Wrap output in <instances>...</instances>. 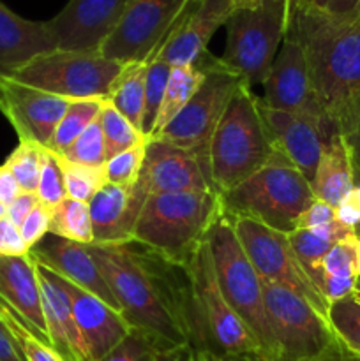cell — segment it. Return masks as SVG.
Masks as SVG:
<instances>
[{"label": "cell", "instance_id": "cell-1", "mask_svg": "<svg viewBox=\"0 0 360 361\" xmlns=\"http://www.w3.org/2000/svg\"><path fill=\"white\" fill-rule=\"evenodd\" d=\"M120 314L159 351L191 344L189 281L186 270L134 243L88 245Z\"/></svg>", "mask_w": 360, "mask_h": 361}, {"label": "cell", "instance_id": "cell-2", "mask_svg": "<svg viewBox=\"0 0 360 361\" xmlns=\"http://www.w3.org/2000/svg\"><path fill=\"white\" fill-rule=\"evenodd\" d=\"M286 35L302 42L318 104L339 133L360 102V16L293 9Z\"/></svg>", "mask_w": 360, "mask_h": 361}, {"label": "cell", "instance_id": "cell-3", "mask_svg": "<svg viewBox=\"0 0 360 361\" xmlns=\"http://www.w3.org/2000/svg\"><path fill=\"white\" fill-rule=\"evenodd\" d=\"M222 215L224 208L217 192L191 190L148 196L134 228L133 243L186 268Z\"/></svg>", "mask_w": 360, "mask_h": 361}, {"label": "cell", "instance_id": "cell-4", "mask_svg": "<svg viewBox=\"0 0 360 361\" xmlns=\"http://www.w3.org/2000/svg\"><path fill=\"white\" fill-rule=\"evenodd\" d=\"M275 147L258 97L247 83L233 94L208 145L210 176L219 196L260 171Z\"/></svg>", "mask_w": 360, "mask_h": 361}, {"label": "cell", "instance_id": "cell-5", "mask_svg": "<svg viewBox=\"0 0 360 361\" xmlns=\"http://www.w3.org/2000/svg\"><path fill=\"white\" fill-rule=\"evenodd\" d=\"M184 270L189 281L191 345L198 356H261L256 338L251 335L246 324L233 312L222 296L207 242L198 249Z\"/></svg>", "mask_w": 360, "mask_h": 361}, {"label": "cell", "instance_id": "cell-6", "mask_svg": "<svg viewBox=\"0 0 360 361\" xmlns=\"http://www.w3.org/2000/svg\"><path fill=\"white\" fill-rule=\"evenodd\" d=\"M313 200L309 180L277 150L267 166L221 196L226 217L251 219L286 235Z\"/></svg>", "mask_w": 360, "mask_h": 361}, {"label": "cell", "instance_id": "cell-7", "mask_svg": "<svg viewBox=\"0 0 360 361\" xmlns=\"http://www.w3.org/2000/svg\"><path fill=\"white\" fill-rule=\"evenodd\" d=\"M226 20L221 60L251 88L263 83L286 37L293 0H239Z\"/></svg>", "mask_w": 360, "mask_h": 361}, {"label": "cell", "instance_id": "cell-8", "mask_svg": "<svg viewBox=\"0 0 360 361\" xmlns=\"http://www.w3.org/2000/svg\"><path fill=\"white\" fill-rule=\"evenodd\" d=\"M208 249L222 296L256 338L265 361H275V345L265 303L263 282L244 252L232 221L222 215L208 233Z\"/></svg>", "mask_w": 360, "mask_h": 361}, {"label": "cell", "instance_id": "cell-9", "mask_svg": "<svg viewBox=\"0 0 360 361\" xmlns=\"http://www.w3.org/2000/svg\"><path fill=\"white\" fill-rule=\"evenodd\" d=\"M122 66L97 51L53 49L7 76L69 101H106Z\"/></svg>", "mask_w": 360, "mask_h": 361}, {"label": "cell", "instance_id": "cell-10", "mask_svg": "<svg viewBox=\"0 0 360 361\" xmlns=\"http://www.w3.org/2000/svg\"><path fill=\"white\" fill-rule=\"evenodd\" d=\"M194 66L205 71L203 83L172 123L154 137L208 159L212 134L229 99L247 81L210 51L201 55Z\"/></svg>", "mask_w": 360, "mask_h": 361}, {"label": "cell", "instance_id": "cell-11", "mask_svg": "<svg viewBox=\"0 0 360 361\" xmlns=\"http://www.w3.org/2000/svg\"><path fill=\"white\" fill-rule=\"evenodd\" d=\"M229 221L261 282L295 293L328 317V303L307 275L286 233H279L251 219L236 217Z\"/></svg>", "mask_w": 360, "mask_h": 361}, {"label": "cell", "instance_id": "cell-12", "mask_svg": "<svg viewBox=\"0 0 360 361\" xmlns=\"http://www.w3.org/2000/svg\"><path fill=\"white\" fill-rule=\"evenodd\" d=\"M275 361H307L335 338L328 317L309 302L279 286L263 282Z\"/></svg>", "mask_w": 360, "mask_h": 361}, {"label": "cell", "instance_id": "cell-13", "mask_svg": "<svg viewBox=\"0 0 360 361\" xmlns=\"http://www.w3.org/2000/svg\"><path fill=\"white\" fill-rule=\"evenodd\" d=\"M189 4L191 0H129L99 53L120 63L145 62L175 30Z\"/></svg>", "mask_w": 360, "mask_h": 361}, {"label": "cell", "instance_id": "cell-14", "mask_svg": "<svg viewBox=\"0 0 360 361\" xmlns=\"http://www.w3.org/2000/svg\"><path fill=\"white\" fill-rule=\"evenodd\" d=\"M261 87V101L268 108L330 122L314 95L309 63L302 42L293 35L284 37Z\"/></svg>", "mask_w": 360, "mask_h": 361}, {"label": "cell", "instance_id": "cell-15", "mask_svg": "<svg viewBox=\"0 0 360 361\" xmlns=\"http://www.w3.org/2000/svg\"><path fill=\"white\" fill-rule=\"evenodd\" d=\"M138 183L143 187L147 196L191 190L217 192L212 182L207 157L155 137H148Z\"/></svg>", "mask_w": 360, "mask_h": 361}, {"label": "cell", "instance_id": "cell-16", "mask_svg": "<svg viewBox=\"0 0 360 361\" xmlns=\"http://www.w3.org/2000/svg\"><path fill=\"white\" fill-rule=\"evenodd\" d=\"M69 104V99L28 87L0 74V111L13 126L20 141H30L48 148Z\"/></svg>", "mask_w": 360, "mask_h": 361}, {"label": "cell", "instance_id": "cell-17", "mask_svg": "<svg viewBox=\"0 0 360 361\" xmlns=\"http://www.w3.org/2000/svg\"><path fill=\"white\" fill-rule=\"evenodd\" d=\"M129 0H69L48 20L56 49L97 51L122 20Z\"/></svg>", "mask_w": 360, "mask_h": 361}, {"label": "cell", "instance_id": "cell-18", "mask_svg": "<svg viewBox=\"0 0 360 361\" xmlns=\"http://www.w3.org/2000/svg\"><path fill=\"white\" fill-rule=\"evenodd\" d=\"M261 111L275 150L284 155L309 180V183H313L321 152L328 137L337 133V129L327 120L272 109L265 106L263 101Z\"/></svg>", "mask_w": 360, "mask_h": 361}, {"label": "cell", "instance_id": "cell-19", "mask_svg": "<svg viewBox=\"0 0 360 361\" xmlns=\"http://www.w3.org/2000/svg\"><path fill=\"white\" fill-rule=\"evenodd\" d=\"M233 6V0H191L175 30L148 60H164L172 67L194 66L208 51L215 32L224 27Z\"/></svg>", "mask_w": 360, "mask_h": 361}, {"label": "cell", "instance_id": "cell-20", "mask_svg": "<svg viewBox=\"0 0 360 361\" xmlns=\"http://www.w3.org/2000/svg\"><path fill=\"white\" fill-rule=\"evenodd\" d=\"M30 254L37 263L44 264L53 274L66 279L83 291L97 296L99 300L108 303L112 309L120 312L119 303H116L115 296H113L112 289H109L108 282H106L95 257L92 256L88 245L46 235L30 250Z\"/></svg>", "mask_w": 360, "mask_h": 361}, {"label": "cell", "instance_id": "cell-21", "mask_svg": "<svg viewBox=\"0 0 360 361\" xmlns=\"http://www.w3.org/2000/svg\"><path fill=\"white\" fill-rule=\"evenodd\" d=\"M147 197L138 182L134 185L106 183L88 203L94 245L133 243L134 228Z\"/></svg>", "mask_w": 360, "mask_h": 361}, {"label": "cell", "instance_id": "cell-22", "mask_svg": "<svg viewBox=\"0 0 360 361\" xmlns=\"http://www.w3.org/2000/svg\"><path fill=\"white\" fill-rule=\"evenodd\" d=\"M59 279L71 298L74 321H76L88 361H101L127 337L133 328L127 324L119 310L112 309L97 296L83 291L66 279Z\"/></svg>", "mask_w": 360, "mask_h": 361}, {"label": "cell", "instance_id": "cell-23", "mask_svg": "<svg viewBox=\"0 0 360 361\" xmlns=\"http://www.w3.org/2000/svg\"><path fill=\"white\" fill-rule=\"evenodd\" d=\"M39 288H41L42 314L52 348L62 356L64 361H88L87 351L81 342L76 321H74L71 298L60 279L44 264L37 263Z\"/></svg>", "mask_w": 360, "mask_h": 361}, {"label": "cell", "instance_id": "cell-24", "mask_svg": "<svg viewBox=\"0 0 360 361\" xmlns=\"http://www.w3.org/2000/svg\"><path fill=\"white\" fill-rule=\"evenodd\" d=\"M56 49L48 21L25 20L0 2V74L7 76L35 56Z\"/></svg>", "mask_w": 360, "mask_h": 361}, {"label": "cell", "instance_id": "cell-25", "mask_svg": "<svg viewBox=\"0 0 360 361\" xmlns=\"http://www.w3.org/2000/svg\"><path fill=\"white\" fill-rule=\"evenodd\" d=\"M0 296L13 305L34 328L37 337L52 348L42 314L37 264L32 254L18 257L0 256Z\"/></svg>", "mask_w": 360, "mask_h": 361}, {"label": "cell", "instance_id": "cell-26", "mask_svg": "<svg viewBox=\"0 0 360 361\" xmlns=\"http://www.w3.org/2000/svg\"><path fill=\"white\" fill-rule=\"evenodd\" d=\"M353 159L344 136L335 133L328 137L311 187L314 197L337 207L339 201L353 189Z\"/></svg>", "mask_w": 360, "mask_h": 361}, {"label": "cell", "instance_id": "cell-27", "mask_svg": "<svg viewBox=\"0 0 360 361\" xmlns=\"http://www.w3.org/2000/svg\"><path fill=\"white\" fill-rule=\"evenodd\" d=\"M353 233L355 231L352 228L341 224L339 221L321 226V228L295 229V231L288 233L296 257L318 289H320L321 282V261H323V257L327 256V252L335 242L353 235Z\"/></svg>", "mask_w": 360, "mask_h": 361}, {"label": "cell", "instance_id": "cell-28", "mask_svg": "<svg viewBox=\"0 0 360 361\" xmlns=\"http://www.w3.org/2000/svg\"><path fill=\"white\" fill-rule=\"evenodd\" d=\"M145 76L147 62L124 63L106 99V102H109L120 115L126 116L140 133L145 106Z\"/></svg>", "mask_w": 360, "mask_h": 361}, {"label": "cell", "instance_id": "cell-29", "mask_svg": "<svg viewBox=\"0 0 360 361\" xmlns=\"http://www.w3.org/2000/svg\"><path fill=\"white\" fill-rule=\"evenodd\" d=\"M205 80V71L200 66H176L172 67L168 85H166L164 95H162L161 106H159L157 118H155L154 129L150 137L157 136L162 129L172 123V120L186 108L198 88Z\"/></svg>", "mask_w": 360, "mask_h": 361}, {"label": "cell", "instance_id": "cell-30", "mask_svg": "<svg viewBox=\"0 0 360 361\" xmlns=\"http://www.w3.org/2000/svg\"><path fill=\"white\" fill-rule=\"evenodd\" d=\"M49 235L71 242L92 245L94 233H92V219L88 203L66 197L60 204L52 210V224Z\"/></svg>", "mask_w": 360, "mask_h": 361}, {"label": "cell", "instance_id": "cell-31", "mask_svg": "<svg viewBox=\"0 0 360 361\" xmlns=\"http://www.w3.org/2000/svg\"><path fill=\"white\" fill-rule=\"evenodd\" d=\"M0 319L9 330L25 361H64L62 356L37 337L23 316L0 296Z\"/></svg>", "mask_w": 360, "mask_h": 361}, {"label": "cell", "instance_id": "cell-32", "mask_svg": "<svg viewBox=\"0 0 360 361\" xmlns=\"http://www.w3.org/2000/svg\"><path fill=\"white\" fill-rule=\"evenodd\" d=\"M104 102L106 101H71L69 108L60 118L46 150L53 152V154L66 152L74 143V140L99 118V113H101Z\"/></svg>", "mask_w": 360, "mask_h": 361}, {"label": "cell", "instance_id": "cell-33", "mask_svg": "<svg viewBox=\"0 0 360 361\" xmlns=\"http://www.w3.org/2000/svg\"><path fill=\"white\" fill-rule=\"evenodd\" d=\"M99 126H101L102 137H104V155L106 161L122 152L129 150L131 147L145 140L143 134L129 122L124 115H120L109 102L102 104L99 113Z\"/></svg>", "mask_w": 360, "mask_h": 361}, {"label": "cell", "instance_id": "cell-34", "mask_svg": "<svg viewBox=\"0 0 360 361\" xmlns=\"http://www.w3.org/2000/svg\"><path fill=\"white\" fill-rule=\"evenodd\" d=\"M53 155L59 161L64 185H66V194L71 200L90 203L92 197L106 185L104 166L102 168H94V166H85L67 161L62 155Z\"/></svg>", "mask_w": 360, "mask_h": 361}, {"label": "cell", "instance_id": "cell-35", "mask_svg": "<svg viewBox=\"0 0 360 361\" xmlns=\"http://www.w3.org/2000/svg\"><path fill=\"white\" fill-rule=\"evenodd\" d=\"M42 161H44V148L30 141H20L6 159V166L11 169L23 192H37Z\"/></svg>", "mask_w": 360, "mask_h": 361}, {"label": "cell", "instance_id": "cell-36", "mask_svg": "<svg viewBox=\"0 0 360 361\" xmlns=\"http://www.w3.org/2000/svg\"><path fill=\"white\" fill-rule=\"evenodd\" d=\"M172 66L164 60L152 59L147 60V76H145V106L143 120H141V133L145 137H150L154 129L155 118H157L159 106H161L162 95H164L166 85H168Z\"/></svg>", "mask_w": 360, "mask_h": 361}, {"label": "cell", "instance_id": "cell-37", "mask_svg": "<svg viewBox=\"0 0 360 361\" xmlns=\"http://www.w3.org/2000/svg\"><path fill=\"white\" fill-rule=\"evenodd\" d=\"M344 277L359 281L360 277V236L356 233L339 240L321 261V277Z\"/></svg>", "mask_w": 360, "mask_h": 361}, {"label": "cell", "instance_id": "cell-38", "mask_svg": "<svg viewBox=\"0 0 360 361\" xmlns=\"http://www.w3.org/2000/svg\"><path fill=\"white\" fill-rule=\"evenodd\" d=\"M328 323L335 337L360 356V303L349 296L330 305Z\"/></svg>", "mask_w": 360, "mask_h": 361}, {"label": "cell", "instance_id": "cell-39", "mask_svg": "<svg viewBox=\"0 0 360 361\" xmlns=\"http://www.w3.org/2000/svg\"><path fill=\"white\" fill-rule=\"evenodd\" d=\"M147 145L148 137H145L138 145L131 147L129 150L108 159L104 162L106 183H113V185H134L138 182V178H140L141 168H143Z\"/></svg>", "mask_w": 360, "mask_h": 361}, {"label": "cell", "instance_id": "cell-40", "mask_svg": "<svg viewBox=\"0 0 360 361\" xmlns=\"http://www.w3.org/2000/svg\"><path fill=\"white\" fill-rule=\"evenodd\" d=\"M66 157L67 161L78 162V164L94 166V168H102L106 162L104 155V137H102L99 120L87 127L80 136L74 140V143L62 154H56Z\"/></svg>", "mask_w": 360, "mask_h": 361}, {"label": "cell", "instance_id": "cell-41", "mask_svg": "<svg viewBox=\"0 0 360 361\" xmlns=\"http://www.w3.org/2000/svg\"><path fill=\"white\" fill-rule=\"evenodd\" d=\"M35 194H37L39 201H41L44 207L52 208V210L67 197L59 161H56V157L53 155V152L46 150V148L44 161H42L41 169V178H39L37 192Z\"/></svg>", "mask_w": 360, "mask_h": 361}, {"label": "cell", "instance_id": "cell-42", "mask_svg": "<svg viewBox=\"0 0 360 361\" xmlns=\"http://www.w3.org/2000/svg\"><path fill=\"white\" fill-rule=\"evenodd\" d=\"M159 353L152 338L138 330H131L127 337L108 353L101 361H154Z\"/></svg>", "mask_w": 360, "mask_h": 361}, {"label": "cell", "instance_id": "cell-43", "mask_svg": "<svg viewBox=\"0 0 360 361\" xmlns=\"http://www.w3.org/2000/svg\"><path fill=\"white\" fill-rule=\"evenodd\" d=\"M49 224H52V208L39 203L20 226L21 238L28 249L32 250L46 235H49Z\"/></svg>", "mask_w": 360, "mask_h": 361}, {"label": "cell", "instance_id": "cell-44", "mask_svg": "<svg viewBox=\"0 0 360 361\" xmlns=\"http://www.w3.org/2000/svg\"><path fill=\"white\" fill-rule=\"evenodd\" d=\"M334 221H337L335 219V207L328 204L327 201H321L318 197H314L309 203V207L296 219L295 229L321 228V226H327Z\"/></svg>", "mask_w": 360, "mask_h": 361}, {"label": "cell", "instance_id": "cell-45", "mask_svg": "<svg viewBox=\"0 0 360 361\" xmlns=\"http://www.w3.org/2000/svg\"><path fill=\"white\" fill-rule=\"evenodd\" d=\"M30 254V249L21 238L20 228L9 217L0 219V256L18 257Z\"/></svg>", "mask_w": 360, "mask_h": 361}, {"label": "cell", "instance_id": "cell-46", "mask_svg": "<svg viewBox=\"0 0 360 361\" xmlns=\"http://www.w3.org/2000/svg\"><path fill=\"white\" fill-rule=\"evenodd\" d=\"M335 219L341 224L348 226L353 231L360 228V187L353 185V189L339 201L335 207Z\"/></svg>", "mask_w": 360, "mask_h": 361}, {"label": "cell", "instance_id": "cell-47", "mask_svg": "<svg viewBox=\"0 0 360 361\" xmlns=\"http://www.w3.org/2000/svg\"><path fill=\"white\" fill-rule=\"evenodd\" d=\"M339 133L344 136L346 145H348L349 152H352L353 164L360 168V102L355 106L352 115L346 118Z\"/></svg>", "mask_w": 360, "mask_h": 361}, {"label": "cell", "instance_id": "cell-48", "mask_svg": "<svg viewBox=\"0 0 360 361\" xmlns=\"http://www.w3.org/2000/svg\"><path fill=\"white\" fill-rule=\"evenodd\" d=\"M39 203H41V201H39L37 194L35 192H21L20 196L7 207V217L20 228L21 222L28 217V214H30Z\"/></svg>", "mask_w": 360, "mask_h": 361}, {"label": "cell", "instance_id": "cell-49", "mask_svg": "<svg viewBox=\"0 0 360 361\" xmlns=\"http://www.w3.org/2000/svg\"><path fill=\"white\" fill-rule=\"evenodd\" d=\"M307 361H360V356L353 353L352 349L346 348L337 337L327 345L321 353L309 358Z\"/></svg>", "mask_w": 360, "mask_h": 361}, {"label": "cell", "instance_id": "cell-50", "mask_svg": "<svg viewBox=\"0 0 360 361\" xmlns=\"http://www.w3.org/2000/svg\"><path fill=\"white\" fill-rule=\"evenodd\" d=\"M21 192L23 190L20 189L16 178H14L11 169L6 166V162L0 164V203L7 208Z\"/></svg>", "mask_w": 360, "mask_h": 361}, {"label": "cell", "instance_id": "cell-51", "mask_svg": "<svg viewBox=\"0 0 360 361\" xmlns=\"http://www.w3.org/2000/svg\"><path fill=\"white\" fill-rule=\"evenodd\" d=\"M0 361H25L2 319H0Z\"/></svg>", "mask_w": 360, "mask_h": 361}, {"label": "cell", "instance_id": "cell-52", "mask_svg": "<svg viewBox=\"0 0 360 361\" xmlns=\"http://www.w3.org/2000/svg\"><path fill=\"white\" fill-rule=\"evenodd\" d=\"M154 361H201L198 353L191 344L176 345V348L166 349V351H159L155 355Z\"/></svg>", "mask_w": 360, "mask_h": 361}, {"label": "cell", "instance_id": "cell-53", "mask_svg": "<svg viewBox=\"0 0 360 361\" xmlns=\"http://www.w3.org/2000/svg\"><path fill=\"white\" fill-rule=\"evenodd\" d=\"M360 0H330L325 13L332 14V16H356L359 11Z\"/></svg>", "mask_w": 360, "mask_h": 361}, {"label": "cell", "instance_id": "cell-54", "mask_svg": "<svg viewBox=\"0 0 360 361\" xmlns=\"http://www.w3.org/2000/svg\"><path fill=\"white\" fill-rule=\"evenodd\" d=\"M330 0H293V9L299 11H327Z\"/></svg>", "mask_w": 360, "mask_h": 361}, {"label": "cell", "instance_id": "cell-55", "mask_svg": "<svg viewBox=\"0 0 360 361\" xmlns=\"http://www.w3.org/2000/svg\"><path fill=\"white\" fill-rule=\"evenodd\" d=\"M201 361H261V356L254 355H229V356H219V358H200Z\"/></svg>", "mask_w": 360, "mask_h": 361}, {"label": "cell", "instance_id": "cell-56", "mask_svg": "<svg viewBox=\"0 0 360 361\" xmlns=\"http://www.w3.org/2000/svg\"><path fill=\"white\" fill-rule=\"evenodd\" d=\"M353 182H355V185L360 187V168H356L355 164H353ZM355 233L360 236V228Z\"/></svg>", "mask_w": 360, "mask_h": 361}, {"label": "cell", "instance_id": "cell-57", "mask_svg": "<svg viewBox=\"0 0 360 361\" xmlns=\"http://www.w3.org/2000/svg\"><path fill=\"white\" fill-rule=\"evenodd\" d=\"M6 215H7V208L4 207L2 203H0V219H2V217H6Z\"/></svg>", "mask_w": 360, "mask_h": 361}, {"label": "cell", "instance_id": "cell-58", "mask_svg": "<svg viewBox=\"0 0 360 361\" xmlns=\"http://www.w3.org/2000/svg\"><path fill=\"white\" fill-rule=\"evenodd\" d=\"M355 296H360V277L356 281V288H355Z\"/></svg>", "mask_w": 360, "mask_h": 361}, {"label": "cell", "instance_id": "cell-59", "mask_svg": "<svg viewBox=\"0 0 360 361\" xmlns=\"http://www.w3.org/2000/svg\"><path fill=\"white\" fill-rule=\"evenodd\" d=\"M353 298H355V300H356V302H359V303H360V296H355V295H353Z\"/></svg>", "mask_w": 360, "mask_h": 361}, {"label": "cell", "instance_id": "cell-60", "mask_svg": "<svg viewBox=\"0 0 360 361\" xmlns=\"http://www.w3.org/2000/svg\"><path fill=\"white\" fill-rule=\"evenodd\" d=\"M356 16H360V6H359V11H356Z\"/></svg>", "mask_w": 360, "mask_h": 361}, {"label": "cell", "instance_id": "cell-61", "mask_svg": "<svg viewBox=\"0 0 360 361\" xmlns=\"http://www.w3.org/2000/svg\"><path fill=\"white\" fill-rule=\"evenodd\" d=\"M233 2H239V0H233Z\"/></svg>", "mask_w": 360, "mask_h": 361}, {"label": "cell", "instance_id": "cell-62", "mask_svg": "<svg viewBox=\"0 0 360 361\" xmlns=\"http://www.w3.org/2000/svg\"><path fill=\"white\" fill-rule=\"evenodd\" d=\"M261 361H265V360H261Z\"/></svg>", "mask_w": 360, "mask_h": 361}]
</instances>
